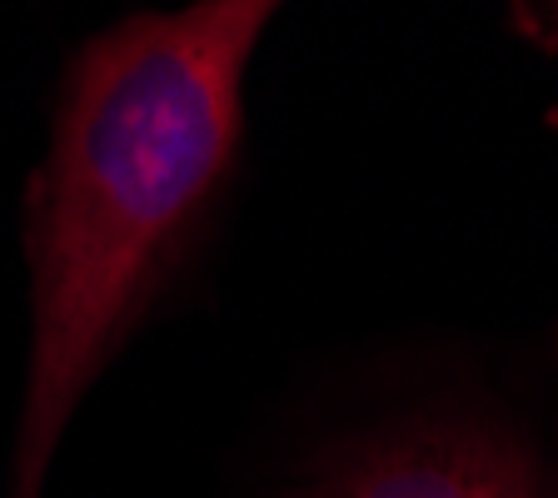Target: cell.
<instances>
[{"instance_id":"1","label":"cell","mask_w":558,"mask_h":498,"mask_svg":"<svg viewBox=\"0 0 558 498\" xmlns=\"http://www.w3.org/2000/svg\"><path fill=\"white\" fill-rule=\"evenodd\" d=\"M275 5L130 15L70 60L25 209L31 364L11 498H40L75 404L160 300L244 135V70Z\"/></svg>"},{"instance_id":"2","label":"cell","mask_w":558,"mask_h":498,"mask_svg":"<svg viewBox=\"0 0 558 498\" xmlns=\"http://www.w3.org/2000/svg\"><path fill=\"white\" fill-rule=\"evenodd\" d=\"M294 498H548V488L484 424L424 414L344 439Z\"/></svg>"}]
</instances>
